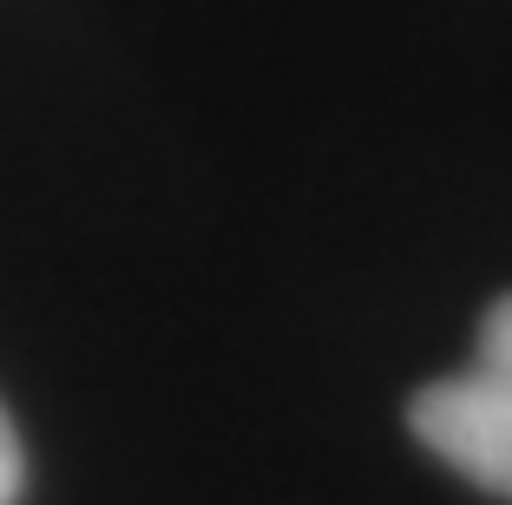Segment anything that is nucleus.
Returning a JSON list of instances; mask_svg holds the SVG:
<instances>
[{
	"label": "nucleus",
	"instance_id": "nucleus-1",
	"mask_svg": "<svg viewBox=\"0 0 512 505\" xmlns=\"http://www.w3.org/2000/svg\"><path fill=\"white\" fill-rule=\"evenodd\" d=\"M421 446L460 479L512 499V296H499L480 322V348L460 374H440L407 407Z\"/></svg>",
	"mask_w": 512,
	"mask_h": 505
},
{
	"label": "nucleus",
	"instance_id": "nucleus-2",
	"mask_svg": "<svg viewBox=\"0 0 512 505\" xmlns=\"http://www.w3.org/2000/svg\"><path fill=\"white\" fill-rule=\"evenodd\" d=\"M20 499V440H14V420L0 414V505Z\"/></svg>",
	"mask_w": 512,
	"mask_h": 505
}]
</instances>
